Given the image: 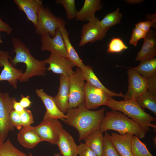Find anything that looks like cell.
I'll list each match as a JSON object with an SVG mask.
<instances>
[{
	"mask_svg": "<svg viewBox=\"0 0 156 156\" xmlns=\"http://www.w3.org/2000/svg\"><path fill=\"white\" fill-rule=\"evenodd\" d=\"M105 109L97 111L88 109L83 103L77 107L68 109L64 122L76 129L80 141L94 130L99 129L105 116Z\"/></svg>",
	"mask_w": 156,
	"mask_h": 156,
	"instance_id": "6da1fadb",
	"label": "cell"
},
{
	"mask_svg": "<svg viewBox=\"0 0 156 156\" xmlns=\"http://www.w3.org/2000/svg\"><path fill=\"white\" fill-rule=\"evenodd\" d=\"M12 43L13 47L12 53H15V56L13 58L11 57L10 63L14 66L22 63L26 66L25 72L22 73L18 81L26 82L33 76L45 75L47 68L44 61H39L32 56L29 49L18 38H13Z\"/></svg>",
	"mask_w": 156,
	"mask_h": 156,
	"instance_id": "7a4b0ae2",
	"label": "cell"
},
{
	"mask_svg": "<svg viewBox=\"0 0 156 156\" xmlns=\"http://www.w3.org/2000/svg\"><path fill=\"white\" fill-rule=\"evenodd\" d=\"M99 129L103 132L112 130L120 135L129 133L139 139L144 138L147 131L124 114L113 110L106 112Z\"/></svg>",
	"mask_w": 156,
	"mask_h": 156,
	"instance_id": "3957f363",
	"label": "cell"
},
{
	"mask_svg": "<svg viewBox=\"0 0 156 156\" xmlns=\"http://www.w3.org/2000/svg\"><path fill=\"white\" fill-rule=\"evenodd\" d=\"M107 106L113 110L122 112L147 131H150V127L156 128V125L151 123L156 121V118L146 112L135 99L117 101L110 97Z\"/></svg>",
	"mask_w": 156,
	"mask_h": 156,
	"instance_id": "277c9868",
	"label": "cell"
},
{
	"mask_svg": "<svg viewBox=\"0 0 156 156\" xmlns=\"http://www.w3.org/2000/svg\"><path fill=\"white\" fill-rule=\"evenodd\" d=\"M64 21L61 18L55 16L48 8L43 5L38 12L35 32L41 36L49 35L53 37L60 24Z\"/></svg>",
	"mask_w": 156,
	"mask_h": 156,
	"instance_id": "5b68a950",
	"label": "cell"
},
{
	"mask_svg": "<svg viewBox=\"0 0 156 156\" xmlns=\"http://www.w3.org/2000/svg\"><path fill=\"white\" fill-rule=\"evenodd\" d=\"M85 81L82 70L78 67L69 77V95L68 109L77 107L83 103Z\"/></svg>",
	"mask_w": 156,
	"mask_h": 156,
	"instance_id": "8992f818",
	"label": "cell"
},
{
	"mask_svg": "<svg viewBox=\"0 0 156 156\" xmlns=\"http://www.w3.org/2000/svg\"><path fill=\"white\" fill-rule=\"evenodd\" d=\"M34 127L42 141H47L53 145H56L63 129L60 121L51 118H43L40 124Z\"/></svg>",
	"mask_w": 156,
	"mask_h": 156,
	"instance_id": "52a82bcc",
	"label": "cell"
},
{
	"mask_svg": "<svg viewBox=\"0 0 156 156\" xmlns=\"http://www.w3.org/2000/svg\"><path fill=\"white\" fill-rule=\"evenodd\" d=\"M14 99L10 96L8 92L0 91V134L5 138L9 132L14 129L10 119V112L14 109Z\"/></svg>",
	"mask_w": 156,
	"mask_h": 156,
	"instance_id": "ba28073f",
	"label": "cell"
},
{
	"mask_svg": "<svg viewBox=\"0 0 156 156\" xmlns=\"http://www.w3.org/2000/svg\"><path fill=\"white\" fill-rule=\"evenodd\" d=\"M99 21L98 18L95 17L83 26L79 46L82 47L89 42L101 40L105 37L110 28H102Z\"/></svg>",
	"mask_w": 156,
	"mask_h": 156,
	"instance_id": "9c48e42d",
	"label": "cell"
},
{
	"mask_svg": "<svg viewBox=\"0 0 156 156\" xmlns=\"http://www.w3.org/2000/svg\"><path fill=\"white\" fill-rule=\"evenodd\" d=\"M129 68L127 71L128 76V90L124 94V100L135 99L144 94L148 89L146 79L135 69Z\"/></svg>",
	"mask_w": 156,
	"mask_h": 156,
	"instance_id": "30bf717a",
	"label": "cell"
},
{
	"mask_svg": "<svg viewBox=\"0 0 156 156\" xmlns=\"http://www.w3.org/2000/svg\"><path fill=\"white\" fill-rule=\"evenodd\" d=\"M110 97L102 90L85 83L83 103L88 109H96L101 106H107Z\"/></svg>",
	"mask_w": 156,
	"mask_h": 156,
	"instance_id": "8fae6325",
	"label": "cell"
},
{
	"mask_svg": "<svg viewBox=\"0 0 156 156\" xmlns=\"http://www.w3.org/2000/svg\"><path fill=\"white\" fill-rule=\"evenodd\" d=\"M10 57L8 52L0 50V66L3 67L0 74V81H7L16 89L17 81L23 72L12 65L10 61Z\"/></svg>",
	"mask_w": 156,
	"mask_h": 156,
	"instance_id": "7c38bea8",
	"label": "cell"
},
{
	"mask_svg": "<svg viewBox=\"0 0 156 156\" xmlns=\"http://www.w3.org/2000/svg\"><path fill=\"white\" fill-rule=\"evenodd\" d=\"M49 64L47 70L51 71L54 73L65 75L68 77L73 73L72 68L76 66L66 58L60 55L51 53L49 57L43 60Z\"/></svg>",
	"mask_w": 156,
	"mask_h": 156,
	"instance_id": "4fadbf2b",
	"label": "cell"
},
{
	"mask_svg": "<svg viewBox=\"0 0 156 156\" xmlns=\"http://www.w3.org/2000/svg\"><path fill=\"white\" fill-rule=\"evenodd\" d=\"M40 50L66 57V50L63 37L59 29L55 36L52 37L49 35L41 36Z\"/></svg>",
	"mask_w": 156,
	"mask_h": 156,
	"instance_id": "5bb4252c",
	"label": "cell"
},
{
	"mask_svg": "<svg viewBox=\"0 0 156 156\" xmlns=\"http://www.w3.org/2000/svg\"><path fill=\"white\" fill-rule=\"evenodd\" d=\"M144 39L143 45L135 59L136 61L142 62L153 58L156 56V31L150 29Z\"/></svg>",
	"mask_w": 156,
	"mask_h": 156,
	"instance_id": "9a60e30c",
	"label": "cell"
},
{
	"mask_svg": "<svg viewBox=\"0 0 156 156\" xmlns=\"http://www.w3.org/2000/svg\"><path fill=\"white\" fill-rule=\"evenodd\" d=\"M36 93L44 103L46 109L44 118L61 119L64 121L66 115L58 108L53 97L46 93L42 89H37Z\"/></svg>",
	"mask_w": 156,
	"mask_h": 156,
	"instance_id": "2e32d148",
	"label": "cell"
},
{
	"mask_svg": "<svg viewBox=\"0 0 156 156\" xmlns=\"http://www.w3.org/2000/svg\"><path fill=\"white\" fill-rule=\"evenodd\" d=\"M19 9L25 14L27 20L36 26L38 15L40 8L43 6L40 0H14Z\"/></svg>",
	"mask_w": 156,
	"mask_h": 156,
	"instance_id": "e0dca14e",
	"label": "cell"
},
{
	"mask_svg": "<svg viewBox=\"0 0 156 156\" xmlns=\"http://www.w3.org/2000/svg\"><path fill=\"white\" fill-rule=\"evenodd\" d=\"M59 81L58 92L53 97V100L59 109L64 114L68 110L69 95V77L65 75H60Z\"/></svg>",
	"mask_w": 156,
	"mask_h": 156,
	"instance_id": "ac0fdd59",
	"label": "cell"
},
{
	"mask_svg": "<svg viewBox=\"0 0 156 156\" xmlns=\"http://www.w3.org/2000/svg\"><path fill=\"white\" fill-rule=\"evenodd\" d=\"M133 135H124L114 132L110 135L112 143L121 156H133L132 148Z\"/></svg>",
	"mask_w": 156,
	"mask_h": 156,
	"instance_id": "d6986e66",
	"label": "cell"
},
{
	"mask_svg": "<svg viewBox=\"0 0 156 156\" xmlns=\"http://www.w3.org/2000/svg\"><path fill=\"white\" fill-rule=\"evenodd\" d=\"M17 138L21 145L28 149L34 148L42 142L34 127L31 125L23 127L19 130Z\"/></svg>",
	"mask_w": 156,
	"mask_h": 156,
	"instance_id": "ffe728a7",
	"label": "cell"
},
{
	"mask_svg": "<svg viewBox=\"0 0 156 156\" xmlns=\"http://www.w3.org/2000/svg\"><path fill=\"white\" fill-rule=\"evenodd\" d=\"M56 145L63 156H77V146L72 136L63 129L60 133Z\"/></svg>",
	"mask_w": 156,
	"mask_h": 156,
	"instance_id": "44dd1931",
	"label": "cell"
},
{
	"mask_svg": "<svg viewBox=\"0 0 156 156\" xmlns=\"http://www.w3.org/2000/svg\"><path fill=\"white\" fill-rule=\"evenodd\" d=\"M65 21L60 25L59 29L63 37L66 50V58L82 70L85 66L80 58L77 52L69 40V33L65 28Z\"/></svg>",
	"mask_w": 156,
	"mask_h": 156,
	"instance_id": "7402d4cb",
	"label": "cell"
},
{
	"mask_svg": "<svg viewBox=\"0 0 156 156\" xmlns=\"http://www.w3.org/2000/svg\"><path fill=\"white\" fill-rule=\"evenodd\" d=\"M100 0H85L81 9L77 12L76 17L77 21H89L95 17L96 12L102 8Z\"/></svg>",
	"mask_w": 156,
	"mask_h": 156,
	"instance_id": "603a6c76",
	"label": "cell"
},
{
	"mask_svg": "<svg viewBox=\"0 0 156 156\" xmlns=\"http://www.w3.org/2000/svg\"><path fill=\"white\" fill-rule=\"evenodd\" d=\"M81 70L85 80L91 85L102 90L110 97H121L124 98V94L121 92L116 93L110 91L105 87L95 75L92 68L90 66L85 65Z\"/></svg>",
	"mask_w": 156,
	"mask_h": 156,
	"instance_id": "cb8c5ba5",
	"label": "cell"
},
{
	"mask_svg": "<svg viewBox=\"0 0 156 156\" xmlns=\"http://www.w3.org/2000/svg\"><path fill=\"white\" fill-rule=\"evenodd\" d=\"M103 132L99 129L92 131L83 139L85 143L90 147L97 156H102L104 146Z\"/></svg>",
	"mask_w": 156,
	"mask_h": 156,
	"instance_id": "d4e9b609",
	"label": "cell"
},
{
	"mask_svg": "<svg viewBox=\"0 0 156 156\" xmlns=\"http://www.w3.org/2000/svg\"><path fill=\"white\" fill-rule=\"evenodd\" d=\"M135 69L145 79L156 75V58L142 62L137 66L129 67Z\"/></svg>",
	"mask_w": 156,
	"mask_h": 156,
	"instance_id": "484cf974",
	"label": "cell"
},
{
	"mask_svg": "<svg viewBox=\"0 0 156 156\" xmlns=\"http://www.w3.org/2000/svg\"><path fill=\"white\" fill-rule=\"evenodd\" d=\"M135 99L142 108L148 109L156 115V95L147 90Z\"/></svg>",
	"mask_w": 156,
	"mask_h": 156,
	"instance_id": "4316f807",
	"label": "cell"
},
{
	"mask_svg": "<svg viewBox=\"0 0 156 156\" xmlns=\"http://www.w3.org/2000/svg\"><path fill=\"white\" fill-rule=\"evenodd\" d=\"M122 14L120 12V9L117 8L114 12L106 14L103 18L100 21L101 27L105 29L110 28L113 26L120 22Z\"/></svg>",
	"mask_w": 156,
	"mask_h": 156,
	"instance_id": "83f0119b",
	"label": "cell"
},
{
	"mask_svg": "<svg viewBox=\"0 0 156 156\" xmlns=\"http://www.w3.org/2000/svg\"><path fill=\"white\" fill-rule=\"evenodd\" d=\"M132 148L133 156H153L148 151L146 145L134 135L132 139Z\"/></svg>",
	"mask_w": 156,
	"mask_h": 156,
	"instance_id": "f1b7e54d",
	"label": "cell"
},
{
	"mask_svg": "<svg viewBox=\"0 0 156 156\" xmlns=\"http://www.w3.org/2000/svg\"><path fill=\"white\" fill-rule=\"evenodd\" d=\"M0 156H28L16 148L9 139L4 141L0 148Z\"/></svg>",
	"mask_w": 156,
	"mask_h": 156,
	"instance_id": "f546056e",
	"label": "cell"
},
{
	"mask_svg": "<svg viewBox=\"0 0 156 156\" xmlns=\"http://www.w3.org/2000/svg\"><path fill=\"white\" fill-rule=\"evenodd\" d=\"M55 2L64 7L68 20L76 18L78 11L76 8L75 0H56Z\"/></svg>",
	"mask_w": 156,
	"mask_h": 156,
	"instance_id": "4dcf8cb0",
	"label": "cell"
},
{
	"mask_svg": "<svg viewBox=\"0 0 156 156\" xmlns=\"http://www.w3.org/2000/svg\"><path fill=\"white\" fill-rule=\"evenodd\" d=\"M102 156H121L114 146L110 135L106 131L104 136V146Z\"/></svg>",
	"mask_w": 156,
	"mask_h": 156,
	"instance_id": "1f68e13d",
	"label": "cell"
},
{
	"mask_svg": "<svg viewBox=\"0 0 156 156\" xmlns=\"http://www.w3.org/2000/svg\"><path fill=\"white\" fill-rule=\"evenodd\" d=\"M128 48L120 38H115L111 40L108 44L107 52L109 53H118Z\"/></svg>",
	"mask_w": 156,
	"mask_h": 156,
	"instance_id": "d6a6232c",
	"label": "cell"
},
{
	"mask_svg": "<svg viewBox=\"0 0 156 156\" xmlns=\"http://www.w3.org/2000/svg\"><path fill=\"white\" fill-rule=\"evenodd\" d=\"M147 33L135 27L132 30L131 36L129 41L130 44L134 46L137 45L138 41L144 38Z\"/></svg>",
	"mask_w": 156,
	"mask_h": 156,
	"instance_id": "836d02e7",
	"label": "cell"
},
{
	"mask_svg": "<svg viewBox=\"0 0 156 156\" xmlns=\"http://www.w3.org/2000/svg\"><path fill=\"white\" fill-rule=\"evenodd\" d=\"M20 114V118L23 127L31 125L33 123L34 119L31 111L27 109H25L24 111Z\"/></svg>",
	"mask_w": 156,
	"mask_h": 156,
	"instance_id": "e575fe53",
	"label": "cell"
},
{
	"mask_svg": "<svg viewBox=\"0 0 156 156\" xmlns=\"http://www.w3.org/2000/svg\"><path fill=\"white\" fill-rule=\"evenodd\" d=\"M79 156H97L94 151L85 143H81L77 146Z\"/></svg>",
	"mask_w": 156,
	"mask_h": 156,
	"instance_id": "d590c367",
	"label": "cell"
},
{
	"mask_svg": "<svg viewBox=\"0 0 156 156\" xmlns=\"http://www.w3.org/2000/svg\"><path fill=\"white\" fill-rule=\"evenodd\" d=\"M10 119L14 128L19 130L22 128L23 126L21 123L20 114L14 110H12L10 114Z\"/></svg>",
	"mask_w": 156,
	"mask_h": 156,
	"instance_id": "8d00e7d4",
	"label": "cell"
},
{
	"mask_svg": "<svg viewBox=\"0 0 156 156\" xmlns=\"http://www.w3.org/2000/svg\"><path fill=\"white\" fill-rule=\"evenodd\" d=\"M156 19L152 21L147 20L145 21L140 22L135 25V27H137L141 30L147 33L150 29L151 27H155V23Z\"/></svg>",
	"mask_w": 156,
	"mask_h": 156,
	"instance_id": "74e56055",
	"label": "cell"
},
{
	"mask_svg": "<svg viewBox=\"0 0 156 156\" xmlns=\"http://www.w3.org/2000/svg\"><path fill=\"white\" fill-rule=\"evenodd\" d=\"M146 79L148 84L147 90L156 95V75Z\"/></svg>",
	"mask_w": 156,
	"mask_h": 156,
	"instance_id": "f35d334b",
	"label": "cell"
},
{
	"mask_svg": "<svg viewBox=\"0 0 156 156\" xmlns=\"http://www.w3.org/2000/svg\"><path fill=\"white\" fill-rule=\"evenodd\" d=\"M12 31V28L8 24L4 22L0 17V32H4L8 34H10Z\"/></svg>",
	"mask_w": 156,
	"mask_h": 156,
	"instance_id": "ab89813d",
	"label": "cell"
},
{
	"mask_svg": "<svg viewBox=\"0 0 156 156\" xmlns=\"http://www.w3.org/2000/svg\"><path fill=\"white\" fill-rule=\"evenodd\" d=\"M21 98L19 102L21 106L24 109L29 107L32 103L29 99L30 96H24L21 95Z\"/></svg>",
	"mask_w": 156,
	"mask_h": 156,
	"instance_id": "60d3db41",
	"label": "cell"
},
{
	"mask_svg": "<svg viewBox=\"0 0 156 156\" xmlns=\"http://www.w3.org/2000/svg\"><path fill=\"white\" fill-rule=\"evenodd\" d=\"M13 106L14 110L20 114L22 113L25 109L21 106L19 102H17L15 98L13 100Z\"/></svg>",
	"mask_w": 156,
	"mask_h": 156,
	"instance_id": "b9f144b4",
	"label": "cell"
},
{
	"mask_svg": "<svg viewBox=\"0 0 156 156\" xmlns=\"http://www.w3.org/2000/svg\"><path fill=\"white\" fill-rule=\"evenodd\" d=\"M144 1L143 0H126L125 1L129 4H136L140 3Z\"/></svg>",
	"mask_w": 156,
	"mask_h": 156,
	"instance_id": "7bdbcfd3",
	"label": "cell"
},
{
	"mask_svg": "<svg viewBox=\"0 0 156 156\" xmlns=\"http://www.w3.org/2000/svg\"><path fill=\"white\" fill-rule=\"evenodd\" d=\"M5 138L2 137L0 134V148L4 142Z\"/></svg>",
	"mask_w": 156,
	"mask_h": 156,
	"instance_id": "ee69618b",
	"label": "cell"
},
{
	"mask_svg": "<svg viewBox=\"0 0 156 156\" xmlns=\"http://www.w3.org/2000/svg\"><path fill=\"white\" fill-rule=\"evenodd\" d=\"M54 156H60L59 153H57L54 154Z\"/></svg>",
	"mask_w": 156,
	"mask_h": 156,
	"instance_id": "f6af8a7d",
	"label": "cell"
},
{
	"mask_svg": "<svg viewBox=\"0 0 156 156\" xmlns=\"http://www.w3.org/2000/svg\"><path fill=\"white\" fill-rule=\"evenodd\" d=\"M29 156H34L31 153H29Z\"/></svg>",
	"mask_w": 156,
	"mask_h": 156,
	"instance_id": "bcb514c9",
	"label": "cell"
},
{
	"mask_svg": "<svg viewBox=\"0 0 156 156\" xmlns=\"http://www.w3.org/2000/svg\"><path fill=\"white\" fill-rule=\"evenodd\" d=\"M2 42V40L1 38V36L0 35V44Z\"/></svg>",
	"mask_w": 156,
	"mask_h": 156,
	"instance_id": "7dc6e473",
	"label": "cell"
}]
</instances>
